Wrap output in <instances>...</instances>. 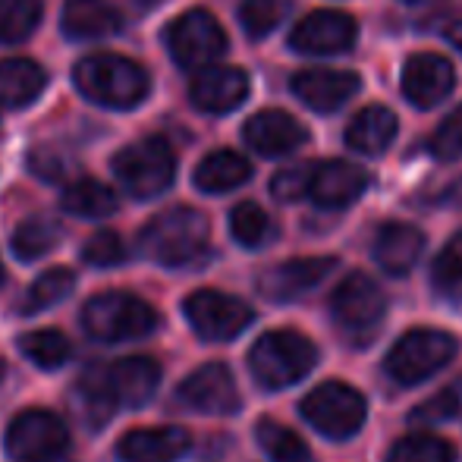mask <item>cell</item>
<instances>
[{"label":"cell","mask_w":462,"mask_h":462,"mask_svg":"<svg viewBox=\"0 0 462 462\" xmlns=\"http://www.w3.org/2000/svg\"><path fill=\"white\" fill-rule=\"evenodd\" d=\"M189 447H192V438L177 425L135 428L120 438L116 457L120 462H180L189 453Z\"/></svg>","instance_id":"obj_20"},{"label":"cell","mask_w":462,"mask_h":462,"mask_svg":"<svg viewBox=\"0 0 462 462\" xmlns=\"http://www.w3.org/2000/svg\"><path fill=\"white\" fill-rule=\"evenodd\" d=\"M249 177H252L249 161L236 152H211L195 167V186L208 195L233 192V189L249 183Z\"/></svg>","instance_id":"obj_26"},{"label":"cell","mask_w":462,"mask_h":462,"mask_svg":"<svg viewBox=\"0 0 462 462\" xmlns=\"http://www.w3.org/2000/svg\"><path fill=\"white\" fill-rule=\"evenodd\" d=\"M457 450L438 434H406L387 453V462H453Z\"/></svg>","instance_id":"obj_32"},{"label":"cell","mask_w":462,"mask_h":462,"mask_svg":"<svg viewBox=\"0 0 462 462\" xmlns=\"http://www.w3.org/2000/svg\"><path fill=\"white\" fill-rule=\"evenodd\" d=\"M76 396L82 402V412L88 415V425H104L110 419V412H114V400H110L107 387H104L101 365L86 368V374L76 383Z\"/></svg>","instance_id":"obj_35"},{"label":"cell","mask_w":462,"mask_h":462,"mask_svg":"<svg viewBox=\"0 0 462 462\" xmlns=\"http://www.w3.org/2000/svg\"><path fill=\"white\" fill-rule=\"evenodd\" d=\"M167 51L183 69H205L226 51V32L208 10H189L167 29Z\"/></svg>","instance_id":"obj_9"},{"label":"cell","mask_w":462,"mask_h":462,"mask_svg":"<svg viewBox=\"0 0 462 462\" xmlns=\"http://www.w3.org/2000/svg\"><path fill=\"white\" fill-rule=\"evenodd\" d=\"M139 249L145 258L164 268H183L208 249V217L195 208H171L161 211L139 233Z\"/></svg>","instance_id":"obj_2"},{"label":"cell","mask_w":462,"mask_h":462,"mask_svg":"<svg viewBox=\"0 0 462 462\" xmlns=\"http://www.w3.org/2000/svg\"><path fill=\"white\" fill-rule=\"evenodd\" d=\"M69 447V431L60 415L48 409L19 412L6 428V453L13 462H60Z\"/></svg>","instance_id":"obj_8"},{"label":"cell","mask_w":462,"mask_h":462,"mask_svg":"<svg viewBox=\"0 0 462 462\" xmlns=\"http://www.w3.org/2000/svg\"><path fill=\"white\" fill-rule=\"evenodd\" d=\"M457 86V73H453L450 60L440 54H415L402 67V95L415 107H438L444 97H450Z\"/></svg>","instance_id":"obj_17"},{"label":"cell","mask_w":462,"mask_h":462,"mask_svg":"<svg viewBox=\"0 0 462 462\" xmlns=\"http://www.w3.org/2000/svg\"><path fill=\"white\" fill-rule=\"evenodd\" d=\"M280 13H283V4L280 0H245L239 6V23L249 32L252 38H264L268 32L277 29Z\"/></svg>","instance_id":"obj_37"},{"label":"cell","mask_w":462,"mask_h":462,"mask_svg":"<svg viewBox=\"0 0 462 462\" xmlns=\"http://www.w3.org/2000/svg\"><path fill=\"white\" fill-rule=\"evenodd\" d=\"M48 86V76L35 60L13 57L0 63V110H19L38 101V95Z\"/></svg>","instance_id":"obj_25"},{"label":"cell","mask_w":462,"mask_h":462,"mask_svg":"<svg viewBox=\"0 0 462 462\" xmlns=\"http://www.w3.org/2000/svg\"><path fill=\"white\" fill-rule=\"evenodd\" d=\"M42 23V0H0V44H19Z\"/></svg>","instance_id":"obj_34"},{"label":"cell","mask_w":462,"mask_h":462,"mask_svg":"<svg viewBox=\"0 0 462 462\" xmlns=\"http://www.w3.org/2000/svg\"><path fill=\"white\" fill-rule=\"evenodd\" d=\"M4 371H6V365H4V359H0V377H4Z\"/></svg>","instance_id":"obj_44"},{"label":"cell","mask_w":462,"mask_h":462,"mask_svg":"<svg viewBox=\"0 0 462 462\" xmlns=\"http://www.w3.org/2000/svg\"><path fill=\"white\" fill-rule=\"evenodd\" d=\"M73 82L97 107L133 110L152 92V79L135 60L120 54H92L76 63Z\"/></svg>","instance_id":"obj_1"},{"label":"cell","mask_w":462,"mask_h":462,"mask_svg":"<svg viewBox=\"0 0 462 462\" xmlns=\"http://www.w3.org/2000/svg\"><path fill=\"white\" fill-rule=\"evenodd\" d=\"M186 321L192 324V330L201 340L224 343L239 337L252 324L255 311L236 296H226L217 290H199L186 299Z\"/></svg>","instance_id":"obj_10"},{"label":"cell","mask_w":462,"mask_h":462,"mask_svg":"<svg viewBox=\"0 0 462 462\" xmlns=\"http://www.w3.org/2000/svg\"><path fill=\"white\" fill-rule=\"evenodd\" d=\"M73 286H76V274L69 268L44 271V274L32 283V290L25 292L23 311H25V315H38V311H44V309H54L57 302L69 299Z\"/></svg>","instance_id":"obj_33"},{"label":"cell","mask_w":462,"mask_h":462,"mask_svg":"<svg viewBox=\"0 0 462 462\" xmlns=\"http://www.w3.org/2000/svg\"><path fill=\"white\" fill-rule=\"evenodd\" d=\"M457 409H459V402H457V393H438V396H431V400H425L421 406H415V412H412V421H421V425H434V421H444V419H453L457 415Z\"/></svg>","instance_id":"obj_41"},{"label":"cell","mask_w":462,"mask_h":462,"mask_svg":"<svg viewBox=\"0 0 462 462\" xmlns=\"http://www.w3.org/2000/svg\"><path fill=\"white\" fill-rule=\"evenodd\" d=\"M60 239H63V226L57 224V220L29 217L16 226L10 245H13V255H16L19 262H35V258L54 252L57 245H60Z\"/></svg>","instance_id":"obj_28"},{"label":"cell","mask_w":462,"mask_h":462,"mask_svg":"<svg viewBox=\"0 0 462 462\" xmlns=\"http://www.w3.org/2000/svg\"><path fill=\"white\" fill-rule=\"evenodd\" d=\"M450 42L457 44V48L462 51V19H459L457 25H453V29H450Z\"/></svg>","instance_id":"obj_43"},{"label":"cell","mask_w":462,"mask_h":462,"mask_svg":"<svg viewBox=\"0 0 462 462\" xmlns=\"http://www.w3.org/2000/svg\"><path fill=\"white\" fill-rule=\"evenodd\" d=\"M60 29L73 42L110 38L123 29V13L107 0H67L60 13Z\"/></svg>","instance_id":"obj_22"},{"label":"cell","mask_w":462,"mask_h":462,"mask_svg":"<svg viewBox=\"0 0 462 462\" xmlns=\"http://www.w3.org/2000/svg\"><path fill=\"white\" fill-rule=\"evenodd\" d=\"M330 311H334V321L349 337H371V330L387 315V296H383V290L368 274L353 271L334 290Z\"/></svg>","instance_id":"obj_11"},{"label":"cell","mask_w":462,"mask_h":462,"mask_svg":"<svg viewBox=\"0 0 462 462\" xmlns=\"http://www.w3.org/2000/svg\"><path fill=\"white\" fill-rule=\"evenodd\" d=\"M309 180H311V164L286 167L271 180V192L280 201H299L302 195H309Z\"/></svg>","instance_id":"obj_39"},{"label":"cell","mask_w":462,"mask_h":462,"mask_svg":"<svg viewBox=\"0 0 462 462\" xmlns=\"http://www.w3.org/2000/svg\"><path fill=\"white\" fill-rule=\"evenodd\" d=\"M19 353L32 362V365L54 371L63 368L73 356V343L67 340V334L54 328H42V330H29V334L19 337Z\"/></svg>","instance_id":"obj_29"},{"label":"cell","mask_w":462,"mask_h":462,"mask_svg":"<svg viewBox=\"0 0 462 462\" xmlns=\"http://www.w3.org/2000/svg\"><path fill=\"white\" fill-rule=\"evenodd\" d=\"M409 4H419V0H409Z\"/></svg>","instance_id":"obj_46"},{"label":"cell","mask_w":462,"mask_h":462,"mask_svg":"<svg viewBox=\"0 0 462 462\" xmlns=\"http://www.w3.org/2000/svg\"><path fill=\"white\" fill-rule=\"evenodd\" d=\"M0 283H4V264H0Z\"/></svg>","instance_id":"obj_45"},{"label":"cell","mask_w":462,"mask_h":462,"mask_svg":"<svg viewBox=\"0 0 462 462\" xmlns=\"http://www.w3.org/2000/svg\"><path fill=\"white\" fill-rule=\"evenodd\" d=\"M425 252V233L412 224H383L374 239V258L387 274H409Z\"/></svg>","instance_id":"obj_23"},{"label":"cell","mask_w":462,"mask_h":462,"mask_svg":"<svg viewBox=\"0 0 462 462\" xmlns=\"http://www.w3.org/2000/svg\"><path fill=\"white\" fill-rule=\"evenodd\" d=\"M368 177L356 164L346 161H324V164H311L309 195L318 208H346L365 192Z\"/></svg>","instance_id":"obj_21"},{"label":"cell","mask_w":462,"mask_h":462,"mask_svg":"<svg viewBox=\"0 0 462 462\" xmlns=\"http://www.w3.org/2000/svg\"><path fill=\"white\" fill-rule=\"evenodd\" d=\"M318 365V349L299 330H271L252 346L249 368L255 381L268 390H283L302 381Z\"/></svg>","instance_id":"obj_4"},{"label":"cell","mask_w":462,"mask_h":462,"mask_svg":"<svg viewBox=\"0 0 462 462\" xmlns=\"http://www.w3.org/2000/svg\"><path fill=\"white\" fill-rule=\"evenodd\" d=\"M434 154L440 158H462V107L444 120L434 135Z\"/></svg>","instance_id":"obj_40"},{"label":"cell","mask_w":462,"mask_h":462,"mask_svg":"<svg viewBox=\"0 0 462 462\" xmlns=\"http://www.w3.org/2000/svg\"><path fill=\"white\" fill-rule=\"evenodd\" d=\"M457 356V340L453 334L438 328H415L402 334L393 343V349L383 359V371L393 377L400 387H415V383L434 377L440 368H447Z\"/></svg>","instance_id":"obj_5"},{"label":"cell","mask_w":462,"mask_h":462,"mask_svg":"<svg viewBox=\"0 0 462 462\" xmlns=\"http://www.w3.org/2000/svg\"><path fill=\"white\" fill-rule=\"evenodd\" d=\"M189 97L205 114H230L249 97V76L239 67H208L189 86Z\"/></svg>","instance_id":"obj_18"},{"label":"cell","mask_w":462,"mask_h":462,"mask_svg":"<svg viewBox=\"0 0 462 462\" xmlns=\"http://www.w3.org/2000/svg\"><path fill=\"white\" fill-rule=\"evenodd\" d=\"M158 311L133 292H101L82 309V328L97 343L142 340L158 328Z\"/></svg>","instance_id":"obj_3"},{"label":"cell","mask_w":462,"mask_h":462,"mask_svg":"<svg viewBox=\"0 0 462 462\" xmlns=\"http://www.w3.org/2000/svg\"><path fill=\"white\" fill-rule=\"evenodd\" d=\"M29 171L35 173V177L48 180V183H54V180H60L63 173H67V164H63V158L54 152V148L44 145L29 154Z\"/></svg>","instance_id":"obj_42"},{"label":"cell","mask_w":462,"mask_h":462,"mask_svg":"<svg viewBox=\"0 0 462 462\" xmlns=\"http://www.w3.org/2000/svg\"><path fill=\"white\" fill-rule=\"evenodd\" d=\"M431 277H434L438 292H444L447 299H459L462 302V233H457V236L444 245V252L434 258Z\"/></svg>","instance_id":"obj_36"},{"label":"cell","mask_w":462,"mask_h":462,"mask_svg":"<svg viewBox=\"0 0 462 462\" xmlns=\"http://www.w3.org/2000/svg\"><path fill=\"white\" fill-rule=\"evenodd\" d=\"M337 268V258H290V262L277 264V268L264 271L258 280V290L274 302H290V299L305 296L309 290H315L330 271Z\"/></svg>","instance_id":"obj_19"},{"label":"cell","mask_w":462,"mask_h":462,"mask_svg":"<svg viewBox=\"0 0 462 462\" xmlns=\"http://www.w3.org/2000/svg\"><path fill=\"white\" fill-rule=\"evenodd\" d=\"M400 133V120L383 104H368L346 126V145L359 154H383Z\"/></svg>","instance_id":"obj_24"},{"label":"cell","mask_w":462,"mask_h":462,"mask_svg":"<svg viewBox=\"0 0 462 462\" xmlns=\"http://www.w3.org/2000/svg\"><path fill=\"white\" fill-rule=\"evenodd\" d=\"M356 38H359V25L349 13L318 10L296 23L290 35V48L305 57H330L353 51Z\"/></svg>","instance_id":"obj_12"},{"label":"cell","mask_w":462,"mask_h":462,"mask_svg":"<svg viewBox=\"0 0 462 462\" xmlns=\"http://www.w3.org/2000/svg\"><path fill=\"white\" fill-rule=\"evenodd\" d=\"M82 258H86L92 268H116V264L126 262V245H123V239L116 236L114 230H101L86 243Z\"/></svg>","instance_id":"obj_38"},{"label":"cell","mask_w":462,"mask_h":462,"mask_svg":"<svg viewBox=\"0 0 462 462\" xmlns=\"http://www.w3.org/2000/svg\"><path fill=\"white\" fill-rule=\"evenodd\" d=\"M255 438H258V447L268 453L271 462H311V453H309V447H305V440L274 419L258 421Z\"/></svg>","instance_id":"obj_31"},{"label":"cell","mask_w":462,"mask_h":462,"mask_svg":"<svg viewBox=\"0 0 462 462\" xmlns=\"http://www.w3.org/2000/svg\"><path fill=\"white\" fill-rule=\"evenodd\" d=\"M302 415L311 428L330 440H346L365 425L368 402L356 387L343 381H328L302 400Z\"/></svg>","instance_id":"obj_7"},{"label":"cell","mask_w":462,"mask_h":462,"mask_svg":"<svg viewBox=\"0 0 462 462\" xmlns=\"http://www.w3.org/2000/svg\"><path fill=\"white\" fill-rule=\"evenodd\" d=\"M60 205L67 214H76V217H88V220H101L110 217L116 211V195L110 192L104 183L97 180H76L63 189L60 195Z\"/></svg>","instance_id":"obj_27"},{"label":"cell","mask_w":462,"mask_h":462,"mask_svg":"<svg viewBox=\"0 0 462 462\" xmlns=\"http://www.w3.org/2000/svg\"><path fill=\"white\" fill-rule=\"evenodd\" d=\"M230 233L245 249H262L277 236V226L264 208H258L255 201H243L230 211Z\"/></svg>","instance_id":"obj_30"},{"label":"cell","mask_w":462,"mask_h":462,"mask_svg":"<svg viewBox=\"0 0 462 462\" xmlns=\"http://www.w3.org/2000/svg\"><path fill=\"white\" fill-rule=\"evenodd\" d=\"M290 88L305 107L318 114H334L359 95L362 79L353 69H302L292 76Z\"/></svg>","instance_id":"obj_14"},{"label":"cell","mask_w":462,"mask_h":462,"mask_svg":"<svg viewBox=\"0 0 462 462\" xmlns=\"http://www.w3.org/2000/svg\"><path fill=\"white\" fill-rule=\"evenodd\" d=\"M243 139L252 152L264 154V158H283L309 142V129L286 110H262L245 120Z\"/></svg>","instance_id":"obj_16"},{"label":"cell","mask_w":462,"mask_h":462,"mask_svg":"<svg viewBox=\"0 0 462 462\" xmlns=\"http://www.w3.org/2000/svg\"><path fill=\"white\" fill-rule=\"evenodd\" d=\"M114 173L133 199L145 201L167 192L177 177V158L164 139H142L114 158Z\"/></svg>","instance_id":"obj_6"},{"label":"cell","mask_w":462,"mask_h":462,"mask_svg":"<svg viewBox=\"0 0 462 462\" xmlns=\"http://www.w3.org/2000/svg\"><path fill=\"white\" fill-rule=\"evenodd\" d=\"M101 377H104V387H107L110 400H114V406L139 409V406H145L154 396V390H158L161 365L152 356H129V359H120L107 368L101 365Z\"/></svg>","instance_id":"obj_15"},{"label":"cell","mask_w":462,"mask_h":462,"mask_svg":"<svg viewBox=\"0 0 462 462\" xmlns=\"http://www.w3.org/2000/svg\"><path fill=\"white\" fill-rule=\"evenodd\" d=\"M177 400L192 412L205 415H233L239 409V390L233 381L230 368L211 362V365L195 368L192 374L180 383Z\"/></svg>","instance_id":"obj_13"}]
</instances>
